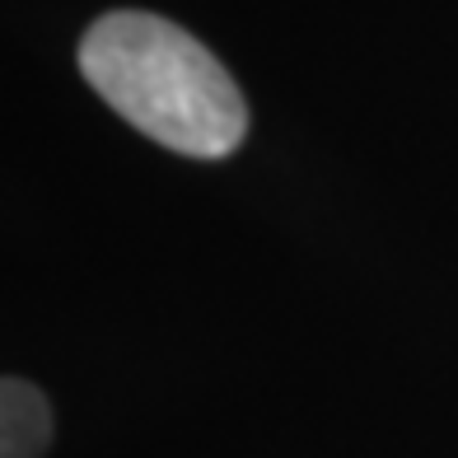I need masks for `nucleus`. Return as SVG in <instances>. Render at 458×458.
<instances>
[{
  "mask_svg": "<svg viewBox=\"0 0 458 458\" xmlns=\"http://www.w3.org/2000/svg\"><path fill=\"white\" fill-rule=\"evenodd\" d=\"M80 71L136 131L192 159H225L243 145L248 103L220 61L159 14L113 10L80 38Z\"/></svg>",
  "mask_w": 458,
  "mask_h": 458,
  "instance_id": "1",
  "label": "nucleus"
},
{
  "mask_svg": "<svg viewBox=\"0 0 458 458\" xmlns=\"http://www.w3.org/2000/svg\"><path fill=\"white\" fill-rule=\"evenodd\" d=\"M52 445V407L29 379L0 388V458H43Z\"/></svg>",
  "mask_w": 458,
  "mask_h": 458,
  "instance_id": "2",
  "label": "nucleus"
}]
</instances>
